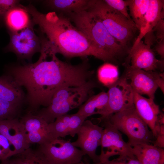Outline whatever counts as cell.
<instances>
[{
	"mask_svg": "<svg viewBox=\"0 0 164 164\" xmlns=\"http://www.w3.org/2000/svg\"><path fill=\"white\" fill-rule=\"evenodd\" d=\"M40 53L34 63L21 61L5 67V73L11 76L26 90V112L34 113L41 106L47 107L58 89L81 86L86 80V71L81 63L72 65L60 60L45 43H42Z\"/></svg>",
	"mask_w": 164,
	"mask_h": 164,
	"instance_id": "6da1fadb",
	"label": "cell"
},
{
	"mask_svg": "<svg viewBox=\"0 0 164 164\" xmlns=\"http://www.w3.org/2000/svg\"><path fill=\"white\" fill-rule=\"evenodd\" d=\"M23 7L56 54L68 58L92 56L106 63L110 62L108 57L65 15L53 11L44 14L30 4Z\"/></svg>",
	"mask_w": 164,
	"mask_h": 164,
	"instance_id": "7a4b0ae2",
	"label": "cell"
},
{
	"mask_svg": "<svg viewBox=\"0 0 164 164\" xmlns=\"http://www.w3.org/2000/svg\"><path fill=\"white\" fill-rule=\"evenodd\" d=\"M116 66L125 63L130 50L110 34L100 19L88 9L65 15Z\"/></svg>",
	"mask_w": 164,
	"mask_h": 164,
	"instance_id": "3957f363",
	"label": "cell"
},
{
	"mask_svg": "<svg viewBox=\"0 0 164 164\" xmlns=\"http://www.w3.org/2000/svg\"><path fill=\"white\" fill-rule=\"evenodd\" d=\"M98 86L97 82L91 79L80 86L61 88L55 93L48 106L39 109L34 113L48 124L53 122L58 117L80 107L92 95L93 89Z\"/></svg>",
	"mask_w": 164,
	"mask_h": 164,
	"instance_id": "277c9868",
	"label": "cell"
},
{
	"mask_svg": "<svg viewBox=\"0 0 164 164\" xmlns=\"http://www.w3.org/2000/svg\"><path fill=\"white\" fill-rule=\"evenodd\" d=\"M88 9L100 19L110 34L120 44L130 50V44L138 30L132 20L110 7L104 0H92Z\"/></svg>",
	"mask_w": 164,
	"mask_h": 164,
	"instance_id": "5b68a950",
	"label": "cell"
},
{
	"mask_svg": "<svg viewBox=\"0 0 164 164\" xmlns=\"http://www.w3.org/2000/svg\"><path fill=\"white\" fill-rule=\"evenodd\" d=\"M105 119L127 136L128 143L132 147L140 144H150L154 141L152 132L138 114L134 106Z\"/></svg>",
	"mask_w": 164,
	"mask_h": 164,
	"instance_id": "8992f818",
	"label": "cell"
},
{
	"mask_svg": "<svg viewBox=\"0 0 164 164\" xmlns=\"http://www.w3.org/2000/svg\"><path fill=\"white\" fill-rule=\"evenodd\" d=\"M35 150L44 164H76L85 155L72 145L70 140L60 138L39 145Z\"/></svg>",
	"mask_w": 164,
	"mask_h": 164,
	"instance_id": "52a82bcc",
	"label": "cell"
},
{
	"mask_svg": "<svg viewBox=\"0 0 164 164\" xmlns=\"http://www.w3.org/2000/svg\"><path fill=\"white\" fill-rule=\"evenodd\" d=\"M33 24L20 31L8 33L9 42L4 48L6 52H12L19 62L27 60L31 63L33 55L40 53L42 48V39L35 32Z\"/></svg>",
	"mask_w": 164,
	"mask_h": 164,
	"instance_id": "ba28073f",
	"label": "cell"
},
{
	"mask_svg": "<svg viewBox=\"0 0 164 164\" xmlns=\"http://www.w3.org/2000/svg\"><path fill=\"white\" fill-rule=\"evenodd\" d=\"M107 87V104L96 113L101 115L99 120L106 118L114 114L134 106L133 90L123 75Z\"/></svg>",
	"mask_w": 164,
	"mask_h": 164,
	"instance_id": "9c48e42d",
	"label": "cell"
},
{
	"mask_svg": "<svg viewBox=\"0 0 164 164\" xmlns=\"http://www.w3.org/2000/svg\"><path fill=\"white\" fill-rule=\"evenodd\" d=\"M100 121L104 128L101 145V152L99 155V162L108 160L110 157L116 155H119L118 158L120 159L135 158L133 154L132 147L124 140L120 131L107 119Z\"/></svg>",
	"mask_w": 164,
	"mask_h": 164,
	"instance_id": "30bf717a",
	"label": "cell"
},
{
	"mask_svg": "<svg viewBox=\"0 0 164 164\" xmlns=\"http://www.w3.org/2000/svg\"><path fill=\"white\" fill-rule=\"evenodd\" d=\"M103 132V127L93 123L90 120H85L77 134V139L72 143L75 147L80 148L94 163H98L100 162L99 155L96 154V151L101 145Z\"/></svg>",
	"mask_w": 164,
	"mask_h": 164,
	"instance_id": "8fae6325",
	"label": "cell"
},
{
	"mask_svg": "<svg viewBox=\"0 0 164 164\" xmlns=\"http://www.w3.org/2000/svg\"><path fill=\"white\" fill-rule=\"evenodd\" d=\"M122 65L125 67L122 75L133 90L154 100L155 93L159 88L156 78V71H146L132 68L129 64L124 63Z\"/></svg>",
	"mask_w": 164,
	"mask_h": 164,
	"instance_id": "7c38bea8",
	"label": "cell"
},
{
	"mask_svg": "<svg viewBox=\"0 0 164 164\" xmlns=\"http://www.w3.org/2000/svg\"><path fill=\"white\" fill-rule=\"evenodd\" d=\"M130 62L131 67L146 71L162 72L164 70V61L157 59L151 45L142 40L131 48L127 63L129 64Z\"/></svg>",
	"mask_w": 164,
	"mask_h": 164,
	"instance_id": "4fadbf2b",
	"label": "cell"
},
{
	"mask_svg": "<svg viewBox=\"0 0 164 164\" xmlns=\"http://www.w3.org/2000/svg\"><path fill=\"white\" fill-rule=\"evenodd\" d=\"M19 120L23 125L27 141L30 145H42L54 139L50 132L48 124L40 116L26 112Z\"/></svg>",
	"mask_w": 164,
	"mask_h": 164,
	"instance_id": "5bb4252c",
	"label": "cell"
},
{
	"mask_svg": "<svg viewBox=\"0 0 164 164\" xmlns=\"http://www.w3.org/2000/svg\"><path fill=\"white\" fill-rule=\"evenodd\" d=\"M0 133L14 147L13 156L30 147L24 127L19 118L0 121Z\"/></svg>",
	"mask_w": 164,
	"mask_h": 164,
	"instance_id": "9a60e30c",
	"label": "cell"
},
{
	"mask_svg": "<svg viewBox=\"0 0 164 164\" xmlns=\"http://www.w3.org/2000/svg\"><path fill=\"white\" fill-rule=\"evenodd\" d=\"M133 103L135 110L142 119L148 126L155 138L160 125L157 123L160 110L154 100L142 96L133 91Z\"/></svg>",
	"mask_w": 164,
	"mask_h": 164,
	"instance_id": "2e32d148",
	"label": "cell"
},
{
	"mask_svg": "<svg viewBox=\"0 0 164 164\" xmlns=\"http://www.w3.org/2000/svg\"><path fill=\"white\" fill-rule=\"evenodd\" d=\"M86 118L77 113L58 117L53 122L48 124L50 134L53 139L68 135L74 137Z\"/></svg>",
	"mask_w": 164,
	"mask_h": 164,
	"instance_id": "e0dca14e",
	"label": "cell"
},
{
	"mask_svg": "<svg viewBox=\"0 0 164 164\" xmlns=\"http://www.w3.org/2000/svg\"><path fill=\"white\" fill-rule=\"evenodd\" d=\"M25 97L22 87L11 76H0V98L22 107Z\"/></svg>",
	"mask_w": 164,
	"mask_h": 164,
	"instance_id": "ac0fdd59",
	"label": "cell"
},
{
	"mask_svg": "<svg viewBox=\"0 0 164 164\" xmlns=\"http://www.w3.org/2000/svg\"><path fill=\"white\" fill-rule=\"evenodd\" d=\"M3 22L8 33L19 32L35 24L31 15L21 4L8 12Z\"/></svg>",
	"mask_w": 164,
	"mask_h": 164,
	"instance_id": "d6986e66",
	"label": "cell"
},
{
	"mask_svg": "<svg viewBox=\"0 0 164 164\" xmlns=\"http://www.w3.org/2000/svg\"><path fill=\"white\" fill-rule=\"evenodd\" d=\"M164 0H150L147 11L144 16L140 33L133 46L138 43L148 33L152 31L158 22L164 18Z\"/></svg>",
	"mask_w": 164,
	"mask_h": 164,
	"instance_id": "ffe728a7",
	"label": "cell"
},
{
	"mask_svg": "<svg viewBox=\"0 0 164 164\" xmlns=\"http://www.w3.org/2000/svg\"><path fill=\"white\" fill-rule=\"evenodd\" d=\"M133 155L142 164H164V150L151 144L132 147Z\"/></svg>",
	"mask_w": 164,
	"mask_h": 164,
	"instance_id": "44dd1931",
	"label": "cell"
},
{
	"mask_svg": "<svg viewBox=\"0 0 164 164\" xmlns=\"http://www.w3.org/2000/svg\"><path fill=\"white\" fill-rule=\"evenodd\" d=\"M43 4L58 14L64 15L85 10L90 7L92 0H45Z\"/></svg>",
	"mask_w": 164,
	"mask_h": 164,
	"instance_id": "7402d4cb",
	"label": "cell"
},
{
	"mask_svg": "<svg viewBox=\"0 0 164 164\" xmlns=\"http://www.w3.org/2000/svg\"><path fill=\"white\" fill-rule=\"evenodd\" d=\"M108 98L107 92H101L92 95L79 107L77 113L87 118L95 114L105 106Z\"/></svg>",
	"mask_w": 164,
	"mask_h": 164,
	"instance_id": "603a6c76",
	"label": "cell"
},
{
	"mask_svg": "<svg viewBox=\"0 0 164 164\" xmlns=\"http://www.w3.org/2000/svg\"><path fill=\"white\" fill-rule=\"evenodd\" d=\"M150 0H126L130 16L139 30L143 20L144 16L149 7Z\"/></svg>",
	"mask_w": 164,
	"mask_h": 164,
	"instance_id": "cb8c5ba5",
	"label": "cell"
},
{
	"mask_svg": "<svg viewBox=\"0 0 164 164\" xmlns=\"http://www.w3.org/2000/svg\"><path fill=\"white\" fill-rule=\"evenodd\" d=\"M22 107L0 98V121L19 118Z\"/></svg>",
	"mask_w": 164,
	"mask_h": 164,
	"instance_id": "d4e9b609",
	"label": "cell"
},
{
	"mask_svg": "<svg viewBox=\"0 0 164 164\" xmlns=\"http://www.w3.org/2000/svg\"><path fill=\"white\" fill-rule=\"evenodd\" d=\"M11 157L15 164H44L36 150L30 147Z\"/></svg>",
	"mask_w": 164,
	"mask_h": 164,
	"instance_id": "484cf974",
	"label": "cell"
},
{
	"mask_svg": "<svg viewBox=\"0 0 164 164\" xmlns=\"http://www.w3.org/2000/svg\"><path fill=\"white\" fill-rule=\"evenodd\" d=\"M98 73L100 80L107 83V86L118 78L117 66L110 63H106L101 67Z\"/></svg>",
	"mask_w": 164,
	"mask_h": 164,
	"instance_id": "4316f807",
	"label": "cell"
},
{
	"mask_svg": "<svg viewBox=\"0 0 164 164\" xmlns=\"http://www.w3.org/2000/svg\"><path fill=\"white\" fill-rule=\"evenodd\" d=\"M104 1L109 6L118 12L128 19L132 20L128 12L129 9L126 0H105Z\"/></svg>",
	"mask_w": 164,
	"mask_h": 164,
	"instance_id": "83f0119b",
	"label": "cell"
},
{
	"mask_svg": "<svg viewBox=\"0 0 164 164\" xmlns=\"http://www.w3.org/2000/svg\"><path fill=\"white\" fill-rule=\"evenodd\" d=\"M8 140L0 133V161L10 158L13 155V150Z\"/></svg>",
	"mask_w": 164,
	"mask_h": 164,
	"instance_id": "f1b7e54d",
	"label": "cell"
},
{
	"mask_svg": "<svg viewBox=\"0 0 164 164\" xmlns=\"http://www.w3.org/2000/svg\"><path fill=\"white\" fill-rule=\"evenodd\" d=\"M19 0H0V21H3L8 12L12 8L20 4Z\"/></svg>",
	"mask_w": 164,
	"mask_h": 164,
	"instance_id": "f546056e",
	"label": "cell"
},
{
	"mask_svg": "<svg viewBox=\"0 0 164 164\" xmlns=\"http://www.w3.org/2000/svg\"><path fill=\"white\" fill-rule=\"evenodd\" d=\"M93 164H142L136 158H127L125 159L118 158L111 160H109L103 162H99Z\"/></svg>",
	"mask_w": 164,
	"mask_h": 164,
	"instance_id": "4dcf8cb0",
	"label": "cell"
},
{
	"mask_svg": "<svg viewBox=\"0 0 164 164\" xmlns=\"http://www.w3.org/2000/svg\"><path fill=\"white\" fill-rule=\"evenodd\" d=\"M153 29L156 32L155 36L157 42L164 40V21L163 18L161 19Z\"/></svg>",
	"mask_w": 164,
	"mask_h": 164,
	"instance_id": "1f68e13d",
	"label": "cell"
},
{
	"mask_svg": "<svg viewBox=\"0 0 164 164\" xmlns=\"http://www.w3.org/2000/svg\"><path fill=\"white\" fill-rule=\"evenodd\" d=\"M153 145L161 148L164 147V125H161L155 140L152 142Z\"/></svg>",
	"mask_w": 164,
	"mask_h": 164,
	"instance_id": "d6a6232c",
	"label": "cell"
},
{
	"mask_svg": "<svg viewBox=\"0 0 164 164\" xmlns=\"http://www.w3.org/2000/svg\"><path fill=\"white\" fill-rule=\"evenodd\" d=\"M155 48L161 57L160 60L164 61V40L157 42Z\"/></svg>",
	"mask_w": 164,
	"mask_h": 164,
	"instance_id": "836d02e7",
	"label": "cell"
},
{
	"mask_svg": "<svg viewBox=\"0 0 164 164\" xmlns=\"http://www.w3.org/2000/svg\"><path fill=\"white\" fill-rule=\"evenodd\" d=\"M1 162L0 164H15L10 158Z\"/></svg>",
	"mask_w": 164,
	"mask_h": 164,
	"instance_id": "e575fe53",
	"label": "cell"
},
{
	"mask_svg": "<svg viewBox=\"0 0 164 164\" xmlns=\"http://www.w3.org/2000/svg\"><path fill=\"white\" fill-rule=\"evenodd\" d=\"M76 164H91L89 163H84L82 161H80V162Z\"/></svg>",
	"mask_w": 164,
	"mask_h": 164,
	"instance_id": "d590c367",
	"label": "cell"
}]
</instances>
